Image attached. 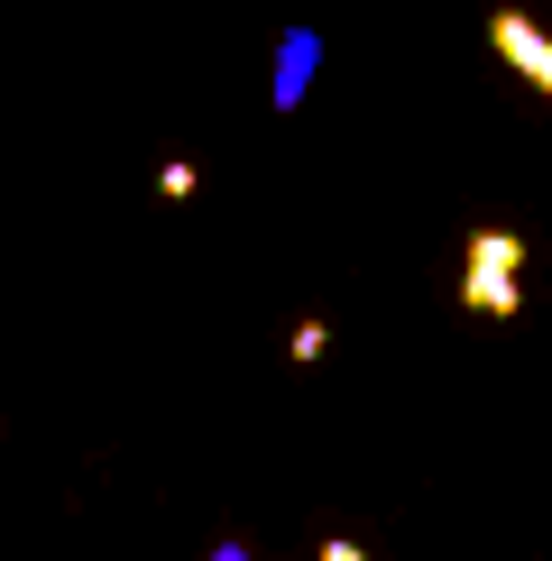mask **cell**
<instances>
[{
	"instance_id": "6da1fadb",
	"label": "cell",
	"mask_w": 552,
	"mask_h": 561,
	"mask_svg": "<svg viewBox=\"0 0 552 561\" xmlns=\"http://www.w3.org/2000/svg\"><path fill=\"white\" fill-rule=\"evenodd\" d=\"M460 313H479V322H516L525 313V230L479 221L470 240H460Z\"/></svg>"
},
{
	"instance_id": "7a4b0ae2",
	"label": "cell",
	"mask_w": 552,
	"mask_h": 561,
	"mask_svg": "<svg viewBox=\"0 0 552 561\" xmlns=\"http://www.w3.org/2000/svg\"><path fill=\"white\" fill-rule=\"evenodd\" d=\"M488 46H497V65H516V75L552 102V28H534L525 10H488Z\"/></svg>"
},
{
	"instance_id": "3957f363",
	"label": "cell",
	"mask_w": 552,
	"mask_h": 561,
	"mask_svg": "<svg viewBox=\"0 0 552 561\" xmlns=\"http://www.w3.org/2000/svg\"><path fill=\"white\" fill-rule=\"evenodd\" d=\"M322 56H332V37H322V28H286V37H276V65H267V102L276 111H304V92H313V75H322Z\"/></svg>"
},
{
	"instance_id": "277c9868",
	"label": "cell",
	"mask_w": 552,
	"mask_h": 561,
	"mask_svg": "<svg viewBox=\"0 0 552 561\" xmlns=\"http://www.w3.org/2000/svg\"><path fill=\"white\" fill-rule=\"evenodd\" d=\"M157 194H166V203H194V194H203V167H194V157H166V167H157Z\"/></svg>"
},
{
	"instance_id": "5b68a950",
	"label": "cell",
	"mask_w": 552,
	"mask_h": 561,
	"mask_svg": "<svg viewBox=\"0 0 552 561\" xmlns=\"http://www.w3.org/2000/svg\"><path fill=\"white\" fill-rule=\"evenodd\" d=\"M322 350H332V322H304V332H295V341H286V359H295V368H313V359H322Z\"/></svg>"
},
{
	"instance_id": "8992f818",
	"label": "cell",
	"mask_w": 552,
	"mask_h": 561,
	"mask_svg": "<svg viewBox=\"0 0 552 561\" xmlns=\"http://www.w3.org/2000/svg\"><path fill=\"white\" fill-rule=\"evenodd\" d=\"M313 561H368V552L350 543V534H322V543H313Z\"/></svg>"
},
{
	"instance_id": "52a82bcc",
	"label": "cell",
	"mask_w": 552,
	"mask_h": 561,
	"mask_svg": "<svg viewBox=\"0 0 552 561\" xmlns=\"http://www.w3.org/2000/svg\"><path fill=\"white\" fill-rule=\"evenodd\" d=\"M203 561H249V543H212V552H203Z\"/></svg>"
},
{
	"instance_id": "ba28073f",
	"label": "cell",
	"mask_w": 552,
	"mask_h": 561,
	"mask_svg": "<svg viewBox=\"0 0 552 561\" xmlns=\"http://www.w3.org/2000/svg\"><path fill=\"white\" fill-rule=\"evenodd\" d=\"M497 10H525V0H497Z\"/></svg>"
}]
</instances>
